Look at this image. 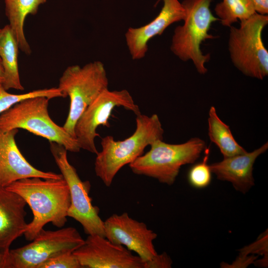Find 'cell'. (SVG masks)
I'll return each instance as SVG.
<instances>
[{
	"label": "cell",
	"instance_id": "cell-1",
	"mask_svg": "<svg viewBox=\"0 0 268 268\" xmlns=\"http://www.w3.org/2000/svg\"><path fill=\"white\" fill-rule=\"evenodd\" d=\"M5 188L20 196L32 210L33 219L23 234L26 240H33L49 223L62 228L67 222L71 200L69 187L63 177L27 178L14 182Z\"/></svg>",
	"mask_w": 268,
	"mask_h": 268
},
{
	"label": "cell",
	"instance_id": "cell-2",
	"mask_svg": "<svg viewBox=\"0 0 268 268\" xmlns=\"http://www.w3.org/2000/svg\"><path fill=\"white\" fill-rule=\"evenodd\" d=\"M136 116L135 130L129 137L121 141L111 135L101 138L102 149L96 154L94 170L106 187L111 186L120 169L141 155L147 146L163 139L164 130L157 115L140 113Z\"/></svg>",
	"mask_w": 268,
	"mask_h": 268
},
{
	"label": "cell",
	"instance_id": "cell-3",
	"mask_svg": "<svg viewBox=\"0 0 268 268\" xmlns=\"http://www.w3.org/2000/svg\"><path fill=\"white\" fill-rule=\"evenodd\" d=\"M211 1L184 0L181 2L186 16L184 24L175 28L170 46L171 51L181 60H191L201 74L207 72L205 64L210 59L209 54H203L201 45L206 40L215 38L208 31L212 23L219 20L210 10Z\"/></svg>",
	"mask_w": 268,
	"mask_h": 268
},
{
	"label": "cell",
	"instance_id": "cell-4",
	"mask_svg": "<svg viewBox=\"0 0 268 268\" xmlns=\"http://www.w3.org/2000/svg\"><path fill=\"white\" fill-rule=\"evenodd\" d=\"M150 149L129 164L135 174L143 175L171 185L175 182L182 166L194 163L206 145L205 141L193 137L181 144H169L158 139Z\"/></svg>",
	"mask_w": 268,
	"mask_h": 268
},
{
	"label": "cell",
	"instance_id": "cell-5",
	"mask_svg": "<svg viewBox=\"0 0 268 268\" xmlns=\"http://www.w3.org/2000/svg\"><path fill=\"white\" fill-rule=\"evenodd\" d=\"M108 79L104 64L100 61L89 63L82 67L68 66L59 80L58 88L64 98L68 96L70 105L63 127L75 138L74 127L85 109L105 90Z\"/></svg>",
	"mask_w": 268,
	"mask_h": 268
},
{
	"label": "cell",
	"instance_id": "cell-6",
	"mask_svg": "<svg viewBox=\"0 0 268 268\" xmlns=\"http://www.w3.org/2000/svg\"><path fill=\"white\" fill-rule=\"evenodd\" d=\"M49 99L37 96L23 100L0 114V130L6 132L22 129L64 146L67 151L81 149L76 139L49 116Z\"/></svg>",
	"mask_w": 268,
	"mask_h": 268
},
{
	"label": "cell",
	"instance_id": "cell-7",
	"mask_svg": "<svg viewBox=\"0 0 268 268\" xmlns=\"http://www.w3.org/2000/svg\"><path fill=\"white\" fill-rule=\"evenodd\" d=\"M268 16L255 13L241 21L239 27H229L228 50L234 66L245 75L263 79L268 74V52L262 32Z\"/></svg>",
	"mask_w": 268,
	"mask_h": 268
},
{
	"label": "cell",
	"instance_id": "cell-8",
	"mask_svg": "<svg viewBox=\"0 0 268 268\" xmlns=\"http://www.w3.org/2000/svg\"><path fill=\"white\" fill-rule=\"evenodd\" d=\"M31 242L9 250L6 255L5 268H38L59 254L73 252L84 242L78 231L67 227L56 230L40 231Z\"/></svg>",
	"mask_w": 268,
	"mask_h": 268
},
{
	"label": "cell",
	"instance_id": "cell-9",
	"mask_svg": "<svg viewBox=\"0 0 268 268\" xmlns=\"http://www.w3.org/2000/svg\"><path fill=\"white\" fill-rule=\"evenodd\" d=\"M50 149L69 187L71 202L67 216L78 222L86 234L105 237L104 221L99 216V209L92 204L89 195L90 182L81 180L75 168L68 162L67 150L64 146L50 142Z\"/></svg>",
	"mask_w": 268,
	"mask_h": 268
},
{
	"label": "cell",
	"instance_id": "cell-10",
	"mask_svg": "<svg viewBox=\"0 0 268 268\" xmlns=\"http://www.w3.org/2000/svg\"><path fill=\"white\" fill-rule=\"evenodd\" d=\"M123 107L135 115L140 113L138 106L126 89L103 91L85 109L74 127L75 137L80 149L97 154L95 138L100 126L110 127L108 120L115 107Z\"/></svg>",
	"mask_w": 268,
	"mask_h": 268
},
{
	"label": "cell",
	"instance_id": "cell-11",
	"mask_svg": "<svg viewBox=\"0 0 268 268\" xmlns=\"http://www.w3.org/2000/svg\"><path fill=\"white\" fill-rule=\"evenodd\" d=\"M104 228L107 239L134 251L144 263L157 254L153 243L157 234L127 212L111 215L104 221Z\"/></svg>",
	"mask_w": 268,
	"mask_h": 268
},
{
	"label": "cell",
	"instance_id": "cell-12",
	"mask_svg": "<svg viewBox=\"0 0 268 268\" xmlns=\"http://www.w3.org/2000/svg\"><path fill=\"white\" fill-rule=\"evenodd\" d=\"M73 253L82 268H144V266L142 259L131 251L97 234L88 235Z\"/></svg>",
	"mask_w": 268,
	"mask_h": 268
},
{
	"label": "cell",
	"instance_id": "cell-13",
	"mask_svg": "<svg viewBox=\"0 0 268 268\" xmlns=\"http://www.w3.org/2000/svg\"><path fill=\"white\" fill-rule=\"evenodd\" d=\"M160 0L163 1V6L152 21L139 27H130L125 33L126 44L133 60L143 58L152 38L161 35L173 23L184 20L186 16L185 9L179 0Z\"/></svg>",
	"mask_w": 268,
	"mask_h": 268
},
{
	"label": "cell",
	"instance_id": "cell-14",
	"mask_svg": "<svg viewBox=\"0 0 268 268\" xmlns=\"http://www.w3.org/2000/svg\"><path fill=\"white\" fill-rule=\"evenodd\" d=\"M18 132V129L0 130V188L27 178H62L61 174L39 170L26 159L16 143L15 136Z\"/></svg>",
	"mask_w": 268,
	"mask_h": 268
},
{
	"label": "cell",
	"instance_id": "cell-15",
	"mask_svg": "<svg viewBox=\"0 0 268 268\" xmlns=\"http://www.w3.org/2000/svg\"><path fill=\"white\" fill-rule=\"evenodd\" d=\"M25 200L17 194L0 188V251L7 254L12 242L23 235L27 224Z\"/></svg>",
	"mask_w": 268,
	"mask_h": 268
},
{
	"label": "cell",
	"instance_id": "cell-16",
	"mask_svg": "<svg viewBox=\"0 0 268 268\" xmlns=\"http://www.w3.org/2000/svg\"><path fill=\"white\" fill-rule=\"evenodd\" d=\"M268 148L267 142L252 152L224 158L213 163L209 165L210 170L218 179L230 182L237 191L245 194L255 185L253 170L256 159Z\"/></svg>",
	"mask_w": 268,
	"mask_h": 268
},
{
	"label": "cell",
	"instance_id": "cell-17",
	"mask_svg": "<svg viewBox=\"0 0 268 268\" xmlns=\"http://www.w3.org/2000/svg\"><path fill=\"white\" fill-rule=\"evenodd\" d=\"M19 49L9 25H6L2 28H0V58L4 72L2 85L6 90L9 89L24 90L20 82L18 69Z\"/></svg>",
	"mask_w": 268,
	"mask_h": 268
},
{
	"label": "cell",
	"instance_id": "cell-18",
	"mask_svg": "<svg viewBox=\"0 0 268 268\" xmlns=\"http://www.w3.org/2000/svg\"><path fill=\"white\" fill-rule=\"evenodd\" d=\"M5 15L9 21V25L16 40L19 48L27 55L31 53V50L24 32V25L26 17L35 15L40 6L47 0H4Z\"/></svg>",
	"mask_w": 268,
	"mask_h": 268
},
{
	"label": "cell",
	"instance_id": "cell-19",
	"mask_svg": "<svg viewBox=\"0 0 268 268\" xmlns=\"http://www.w3.org/2000/svg\"><path fill=\"white\" fill-rule=\"evenodd\" d=\"M208 114V134L209 139L219 148L224 158L247 152L236 141L229 126L218 117L214 107H210Z\"/></svg>",
	"mask_w": 268,
	"mask_h": 268
},
{
	"label": "cell",
	"instance_id": "cell-20",
	"mask_svg": "<svg viewBox=\"0 0 268 268\" xmlns=\"http://www.w3.org/2000/svg\"><path fill=\"white\" fill-rule=\"evenodd\" d=\"M214 11L221 24L228 27L256 13L250 0H222L215 5Z\"/></svg>",
	"mask_w": 268,
	"mask_h": 268
},
{
	"label": "cell",
	"instance_id": "cell-21",
	"mask_svg": "<svg viewBox=\"0 0 268 268\" xmlns=\"http://www.w3.org/2000/svg\"><path fill=\"white\" fill-rule=\"evenodd\" d=\"M37 96H45L49 99L64 97L58 87L37 89L23 94H15L8 93L2 84H0V114L23 100Z\"/></svg>",
	"mask_w": 268,
	"mask_h": 268
},
{
	"label": "cell",
	"instance_id": "cell-22",
	"mask_svg": "<svg viewBox=\"0 0 268 268\" xmlns=\"http://www.w3.org/2000/svg\"><path fill=\"white\" fill-rule=\"evenodd\" d=\"M205 156L203 160L193 165L189 170L188 180L194 188L202 189L207 187L211 181V171L207 164L209 147L204 150Z\"/></svg>",
	"mask_w": 268,
	"mask_h": 268
},
{
	"label": "cell",
	"instance_id": "cell-23",
	"mask_svg": "<svg viewBox=\"0 0 268 268\" xmlns=\"http://www.w3.org/2000/svg\"><path fill=\"white\" fill-rule=\"evenodd\" d=\"M80 263L73 252L59 254L40 264L38 268H81Z\"/></svg>",
	"mask_w": 268,
	"mask_h": 268
},
{
	"label": "cell",
	"instance_id": "cell-24",
	"mask_svg": "<svg viewBox=\"0 0 268 268\" xmlns=\"http://www.w3.org/2000/svg\"><path fill=\"white\" fill-rule=\"evenodd\" d=\"M172 261L165 252L156 254L151 259L144 263V268H169Z\"/></svg>",
	"mask_w": 268,
	"mask_h": 268
},
{
	"label": "cell",
	"instance_id": "cell-25",
	"mask_svg": "<svg viewBox=\"0 0 268 268\" xmlns=\"http://www.w3.org/2000/svg\"><path fill=\"white\" fill-rule=\"evenodd\" d=\"M256 13L262 15L268 13V0H250Z\"/></svg>",
	"mask_w": 268,
	"mask_h": 268
},
{
	"label": "cell",
	"instance_id": "cell-26",
	"mask_svg": "<svg viewBox=\"0 0 268 268\" xmlns=\"http://www.w3.org/2000/svg\"><path fill=\"white\" fill-rule=\"evenodd\" d=\"M6 254L0 251V268H5Z\"/></svg>",
	"mask_w": 268,
	"mask_h": 268
},
{
	"label": "cell",
	"instance_id": "cell-27",
	"mask_svg": "<svg viewBox=\"0 0 268 268\" xmlns=\"http://www.w3.org/2000/svg\"><path fill=\"white\" fill-rule=\"evenodd\" d=\"M4 79V72L2 66L1 61L0 58V83L2 84Z\"/></svg>",
	"mask_w": 268,
	"mask_h": 268
},
{
	"label": "cell",
	"instance_id": "cell-28",
	"mask_svg": "<svg viewBox=\"0 0 268 268\" xmlns=\"http://www.w3.org/2000/svg\"><path fill=\"white\" fill-rule=\"evenodd\" d=\"M0 84H1L0 83Z\"/></svg>",
	"mask_w": 268,
	"mask_h": 268
}]
</instances>
